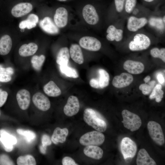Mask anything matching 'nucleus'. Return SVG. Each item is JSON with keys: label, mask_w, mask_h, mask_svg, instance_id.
Segmentation results:
<instances>
[{"label": "nucleus", "mask_w": 165, "mask_h": 165, "mask_svg": "<svg viewBox=\"0 0 165 165\" xmlns=\"http://www.w3.org/2000/svg\"><path fill=\"white\" fill-rule=\"evenodd\" d=\"M145 1L147 2H151L154 0H144Z\"/></svg>", "instance_id": "obj_48"}, {"label": "nucleus", "mask_w": 165, "mask_h": 165, "mask_svg": "<svg viewBox=\"0 0 165 165\" xmlns=\"http://www.w3.org/2000/svg\"><path fill=\"white\" fill-rule=\"evenodd\" d=\"M157 78L158 82L161 84H163L164 83V78L163 75L161 74H159L157 76Z\"/></svg>", "instance_id": "obj_45"}, {"label": "nucleus", "mask_w": 165, "mask_h": 165, "mask_svg": "<svg viewBox=\"0 0 165 165\" xmlns=\"http://www.w3.org/2000/svg\"><path fill=\"white\" fill-rule=\"evenodd\" d=\"M147 126L149 135L152 140L159 145H163L165 139L160 125L156 122L150 121Z\"/></svg>", "instance_id": "obj_5"}, {"label": "nucleus", "mask_w": 165, "mask_h": 165, "mask_svg": "<svg viewBox=\"0 0 165 165\" xmlns=\"http://www.w3.org/2000/svg\"><path fill=\"white\" fill-rule=\"evenodd\" d=\"M36 25V24L34 23L27 19L21 21L19 24V27L21 29H24L26 28L31 29L35 27Z\"/></svg>", "instance_id": "obj_37"}, {"label": "nucleus", "mask_w": 165, "mask_h": 165, "mask_svg": "<svg viewBox=\"0 0 165 165\" xmlns=\"http://www.w3.org/2000/svg\"><path fill=\"white\" fill-rule=\"evenodd\" d=\"M120 148L122 153L126 160L133 158L135 155L137 150L136 144L127 137L122 139Z\"/></svg>", "instance_id": "obj_6"}, {"label": "nucleus", "mask_w": 165, "mask_h": 165, "mask_svg": "<svg viewBox=\"0 0 165 165\" xmlns=\"http://www.w3.org/2000/svg\"><path fill=\"white\" fill-rule=\"evenodd\" d=\"M68 134V130L67 128L61 129L59 127H57L53 131L51 138V141L55 144H57L58 143H63L65 141Z\"/></svg>", "instance_id": "obj_20"}, {"label": "nucleus", "mask_w": 165, "mask_h": 165, "mask_svg": "<svg viewBox=\"0 0 165 165\" xmlns=\"http://www.w3.org/2000/svg\"><path fill=\"white\" fill-rule=\"evenodd\" d=\"M150 79V76L149 75H148L144 79V80L145 83H147L149 81Z\"/></svg>", "instance_id": "obj_47"}, {"label": "nucleus", "mask_w": 165, "mask_h": 165, "mask_svg": "<svg viewBox=\"0 0 165 165\" xmlns=\"http://www.w3.org/2000/svg\"><path fill=\"white\" fill-rule=\"evenodd\" d=\"M27 19L31 21L32 22L37 24L38 21V16L34 14H30L28 17Z\"/></svg>", "instance_id": "obj_44"}, {"label": "nucleus", "mask_w": 165, "mask_h": 165, "mask_svg": "<svg viewBox=\"0 0 165 165\" xmlns=\"http://www.w3.org/2000/svg\"><path fill=\"white\" fill-rule=\"evenodd\" d=\"M63 165H77L75 160L69 156L64 157L62 161Z\"/></svg>", "instance_id": "obj_39"}, {"label": "nucleus", "mask_w": 165, "mask_h": 165, "mask_svg": "<svg viewBox=\"0 0 165 165\" xmlns=\"http://www.w3.org/2000/svg\"><path fill=\"white\" fill-rule=\"evenodd\" d=\"M0 115H1V112H0Z\"/></svg>", "instance_id": "obj_51"}, {"label": "nucleus", "mask_w": 165, "mask_h": 165, "mask_svg": "<svg viewBox=\"0 0 165 165\" xmlns=\"http://www.w3.org/2000/svg\"><path fill=\"white\" fill-rule=\"evenodd\" d=\"M165 16H164L163 18V22H164V23H165Z\"/></svg>", "instance_id": "obj_49"}, {"label": "nucleus", "mask_w": 165, "mask_h": 165, "mask_svg": "<svg viewBox=\"0 0 165 165\" xmlns=\"http://www.w3.org/2000/svg\"><path fill=\"white\" fill-rule=\"evenodd\" d=\"M84 154L87 156L95 160H100L103 156V151L100 147L95 145L86 146L83 149Z\"/></svg>", "instance_id": "obj_22"}, {"label": "nucleus", "mask_w": 165, "mask_h": 165, "mask_svg": "<svg viewBox=\"0 0 165 165\" xmlns=\"http://www.w3.org/2000/svg\"><path fill=\"white\" fill-rule=\"evenodd\" d=\"M33 8V5L31 3L21 2L13 7L11 10V13L14 17H19L29 13Z\"/></svg>", "instance_id": "obj_12"}, {"label": "nucleus", "mask_w": 165, "mask_h": 165, "mask_svg": "<svg viewBox=\"0 0 165 165\" xmlns=\"http://www.w3.org/2000/svg\"><path fill=\"white\" fill-rule=\"evenodd\" d=\"M7 92L3 90L0 93V107H2L6 102L8 96Z\"/></svg>", "instance_id": "obj_42"}, {"label": "nucleus", "mask_w": 165, "mask_h": 165, "mask_svg": "<svg viewBox=\"0 0 165 165\" xmlns=\"http://www.w3.org/2000/svg\"><path fill=\"white\" fill-rule=\"evenodd\" d=\"M105 140V137L101 132L94 130L87 132L83 135L80 138V144L84 146H100Z\"/></svg>", "instance_id": "obj_2"}, {"label": "nucleus", "mask_w": 165, "mask_h": 165, "mask_svg": "<svg viewBox=\"0 0 165 165\" xmlns=\"http://www.w3.org/2000/svg\"><path fill=\"white\" fill-rule=\"evenodd\" d=\"M34 105L39 110L46 111L50 108L51 104L49 98L40 92L35 93L32 98Z\"/></svg>", "instance_id": "obj_10"}, {"label": "nucleus", "mask_w": 165, "mask_h": 165, "mask_svg": "<svg viewBox=\"0 0 165 165\" xmlns=\"http://www.w3.org/2000/svg\"><path fill=\"white\" fill-rule=\"evenodd\" d=\"M18 165H35L36 163L35 159L32 156L28 155L25 156H20L17 159Z\"/></svg>", "instance_id": "obj_31"}, {"label": "nucleus", "mask_w": 165, "mask_h": 165, "mask_svg": "<svg viewBox=\"0 0 165 165\" xmlns=\"http://www.w3.org/2000/svg\"><path fill=\"white\" fill-rule=\"evenodd\" d=\"M123 67L129 73L133 74L141 73L145 68L144 65L141 62L130 60H127L124 62Z\"/></svg>", "instance_id": "obj_17"}, {"label": "nucleus", "mask_w": 165, "mask_h": 165, "mask_svg": "<svg viewBox=\"0 0 165 165\" xmlns=\"http://www.w3.org/2000/svg\"><path fill=\"white\" fill-rule=\"evenodd\" d=\"M148 20L145 17L138 18L131 16L128 19L127 28L132 32H135L144 27L147 23Z\"/></svg>", "instance_id": "obj_16"}, {"label": "nucleus", "mask_w": 165, "mask_h": 165, "mask_svg": "<svg viewBox=\"0 0 165 165\" xmlns=\"http://www.w3.org/2000/svg\"><path fill=\"white\" fill-rule=\"evenodd\" d=\"M11 79L12 77L9 75L0 73V82H10Z\"/></svg>", "instance_id": "obj_43"}, {"label": "nucleus", "mask_w": 165, "mask_h": 165, "mask_svg": "<svg viewBox=\"0 0 165 165\" xmlns=\"http://www.w3.org/2000/svg\"><path fill=\"white\" fill-rule=\"evenodd\" d=\"M42 145L43 147H47V146L50 145L52 141L49 136L46 134L43 135L42 138Z\"/></svg>", "instance_id": "obj_40"}, {"label": "nucleus", "mask_w": 165, "mask_h": 165, "mask_svg": "<svg viewBox=\"0 0 165 165\" xmlns=\"http://www.w3.org/2000/svg\"><path fill=\"white\" fill-rule=\"evenodd\" d=\"M106 32L107 35L106 38L110 41L115 40L116 42L121 41L123 38V30L118 29L113 25H110L107 28Z\"/></svg>", "instance_id": "obj_24"}, {"label": "nucleus", "mask_w": 165, "mask_h": 165, "mask_svg": "<svg viewBox=\"0 0 165 165\" xmlns=\"http://www.w3.org/2000/svg\"><path fill=\"white\" fill-rule=\"evenodd\" d=\"M124 126L131 131L138 130L141 126L142 122L140 117L137 114L125 109L122 112Z\"/></svg>", "instance_id": "obj_3"}, {"label": "nucleus", "mask_w": 165, "mask_h": 165, "mask_svg": "<svg viewBox=\"0 0 165 165\" xmlns=\"http://www.w3.org/2000/svg\"><path fill=\"white\" fill-rule=\"evenodd\" d=\"M0 141L5 150L7 152H11L13 148V145L17 143L16 138L3 129L0 130Z\"/></svg>", "instance_id": "obj_11"}, {"label": "nucleus", "mask_w": 165, "mask_h": 165, "mask_svg": "<svg viewBox=\"0 0 165 165\" xmlns=\"http://www.w3.org/2000/svg\"><path fill=\"white\" fill-rule=\"evenodd\" d=\"M40 152L42 154H45L46 153V147H43L42 145H40L39 147Z\"/></svg>", "instance_id": "obj_46"}, {"label": "nucleus", "mask_w": 165, "mask_h": 165, "mask_svg": "<svg viewBox=\"0 0 165 165\" xmlns=\"http://www.w3.org/2000/svg\"><path fill=\"white\" fill-rule=\"evenodd\" d=\"M70 55L72 60L76 63L81 64L84 62L83 56L80 46L76 44H73L71 46Z\"/></svg>", "instance_id": "obj_23"}, {"label": "nucleus", "mask_w": 165, "mask_h": 165, "mask_svg": "<svg viewBox=\"0 0 165 165\" xmlns=\"http://www.w3.org/2000/svg\"><path fill=\"white\" fill-rule=\"evenodd\" d=\"M38 46L33 42L22 45L19 50V54L21 57H27L34 55L37 51Z\"/></svg>", "instance_id": "obj_25"}, {"label": "nucleus", "mask_w": 165, "mask_h": 165, "mask_svg": "<svg viewBox=\"0 0 165 165\" xmlns=\"http://www.w3.org/2000/svg\"><path fill=\"white\" fill-rule=\"evenodd\" d=\"M99 78L96 79L99 89H103L107 86L109 82L110 76L108 72L103 69L98 70Z\"/></svg>", "instance_id": "obj_28"}, {"label": "nucleus", "mask_w": 165, "mask_h": 165, "mask_svg": "<svg viewBox=\"0 0 165 165\" xmlns=\"http://www.w3.org/2000/svg\"><path fill=\"white\" fill-rule=\"evenodd\" d=\"M133 80V78L131 75L124 72L114 77L112 81V84L116 88H122L129 86Z\"/></svg>", "instance_id": "obj_13"}, {"label": "nucleus", "mask_w": 165, "mask_h": 165, "mask_svg": "<svg viewBox=\"0 0 165 165\" xmlns=\"http://www.w3.org/2000/svg\"><path fill=\"white\" fill-rule=\"evenodd\" d=\"M16 99L18 105L22 110H26L29 107L31 101L30 92L25 89L19 90L16 94Z\"/></svg>", "instance_id": "obj_14"}, {"label": "nucleus", "mask_w": 165, "mask_h": 165, "mask_svg": "<svg viewBox=\"0 0 165 165\" xmlns=\"http://www.w3.org/2000/svg\"><path fill=\"white\" fill-rule=\"evenodd\" d=\"M79 43L82 48L91 51H97L101 48V44L97 39L94 37L85 36L81 38Z\"/></svg>", "instance_id": "obj_8"}, {"label": "nucleus", "mask_w": 165, "mask_h": 165, "mask_svg": "<svg viewBox=\"0 0 165 165\" xmlns=\"http://www.w3.org/2000/svg\"><path fill=\"white\" fill-rule=\"evenodd\" d=\"M57 0L60 1H61V2H64V1H66L67 0Z\"/></svg>", "instance_id": "obj_50"}, {"label": "nucleus", "mask_w": 165, "mask_h": 165, "mask_svg": "<svg viewBox=\"0 0 165 165\" xmlns=\"http://www.w3.org/2000/svg\"><path fill=\"white\" fill-rule=\"evenodd\" d=\"M16 132L19 134L25 136L26 141L28 142H30L35 139L36 137L35 133L31 130H24L18 129L16 130Z\"/></svg>", "instance_id": "obj_34"}, {"label": "nucleus", "mask_w": 165, "mask_h": 165, "mask_svg": "<svg viewBox=\"0 0 165 165\" xmlns=\"http://www.w3.org/2000/svg\"><path fill=\"white\" fill-rule=\"evenodd\" d=\"M0 165H14V163L7 155L0 156Z\"/></svg>", "instance_id": "obj_38"}, {"label": "nucleus", "mask_w": 165, "mask_h": 165, "mask_svg": "<svg viewBox=\"0 0 165 165\" xmlns=\"http://www.w3.org/2000/svg\"><path fill=\"white\" fill-rule=\"evenodd\" d=\"M43 90L46 94L51 97H58L61 93L60 88L52 80L50 81L44 86Z\"/></svg>", "instance_id": "obj_26"}, {"label": "nucleus", "mask_w": 165, "mask_h": 165, "mask_svg": "<svg viewBox=\"0 0 165 165\" xmlns=\"http://www.w3.org/2000/svg\"><path fill=\"white\" fill-rule=\"evenodd\" d=\"M97 112L91 108L86 109L83 113V119L88 125L97 130L105 132L107 128V124L103 120L98 117Z\"/></svg>", "instance_id": "obj_1"}, {"label": "nucleus", "mask_w": 165, "mask_h": 165, "mask_svg": "<svg viewBox=\"0 0 165 165\" xmlns=\"http://www.w3.org/2000/svg\"><path fill=\"white\" fill-rule=\"evenodd\" d=\"M12 41L10 36L4 34L0 37V55L5 56L10 52L12 46Z\"/></svg>", "instance_id": "obj_19"}, {"label": "nucleus", "mask_w": 165, "mask_h": 165, "mask_svg": "<svg viewBox=\"0 0 165 165\" xmlns=\"http://www.w3.org/2000/svg\"><path fill=\"white\" fill-rule=\"evenodd\" d=\"M150 38L142 33L136 34L129 43V47L132 51H139L147 49L151 44Z\"/></svg>", "instance_id": "obj_4"}, {"label": "nucleus", "mask_w": 165, "mask_h": 165, "mask_svg": "<svg viewBox=\"0 0 165 165\" xmlns=\"http://www.w3.org/2000/svg\"><path fill=\"white\" fill-rule=\"evenodd\" d=\"M138 165H156L155 161L149 155L146 150L141 149L138 152L136 159Z\"/></svg>", "instance_id": "obj_21"}, {"label": "nucleus", "mask_w": 165, "mask_h": 165, "mask_svg": "<svg viewBox=\"0 0 165 165\" xmlns=\"http://www.w3.org/2000/svg\"><path fill=\"white\" fill-rule=\"evenodd\" d=\"M69 51L67 47L61 48L57 54L56 62L60 65H68L70 58Z\"/></svg>", "instance_id": "obj_27"}, {"label": "nucleus", "mask_w": 165, "mask_h": 165, "mask_svg": "<svg viewBox=\"0 0 165 165\" xmlns=\"http://www.w3.org/2000/svg\"><path fill=\"white\" fill-rule=\"evenodd\" d=\"M39 25L42 29L47 33L56 34L59 32L58 27L49 17H45L41 20L39 22Z\"/></svg>", "instance_id": "obj_18"}, {"label": "nucleus", "mask_w": 165, "mask_h": 165, "mask_svg": "<svg viewBox=\"0 0 165 165\" xmlns=\"http://www.w3.org/2000/svg\"><path fill=\"white\" fill-rule=\"evenodd\" d=\"M162 89V86L161 85L156 84L150 95L149 98L151 99L155 98L156 102H160L163 97L164 94V92Z\"/></svg>", "instance_id": "obj_29"}, {"label": "nucleus", "mask_w": 165, "mask_h": 165, "mask_svg": "<svg viewBox=\"0 0 165 165\" xmlns=\"http://www.w3.org/2000/svg\"><path fill=\"white\" fill-rule=\"evenodd\" d=\"M137 0H126L125 9L127 13H130L132 12L136 5Z\"/></svg>", "instance_id": "obj_36"}, {"label": "nucleus", "mask_w": 165, "mask_h": 165, "mask_svg": "<svg viewBox=\"0 0 165 165\" xmlns=\"http://www.w3.org/2000/svg\"><path fill=\"white\" fill-rule=\"evenodd\" d=\"M45 60V57L43 55L39 56H34L31 59V62L33 68L36 70L41 69Z\"/></svg>", "instance_id": "obj_32"}, {"label": "nucleus", "mask_w": 165, "mask_h": 165, "mask_svg": "<svg viewBox=\"0 0 165 165\" xmlns=\"http://www.w3.org/2000/svg\"><path fill=\"white\" fill-rule=\"evenodd\" d=\"M56 25L59 28H62L67 24L68 21V13L64 7H60L56 9L54 16Z\"/></svg>", "instance_id": "obj_15"}, {"label": "nucleus", "mask_w": 165, "mask_h": 165, "mask_svg": "<svg viewBox=\"0 0 165 165\" xmlns=\"http://www.w3.org/2000/svg\"><path fill=\"white\" fill-rule=\"evenodd\" d=\"M80 109L79 100L77 97L71 96L68 98L63 111L67 116L71 117L76 114Z\"/></svg>", "instance_id": "obj_9"}, {"label": "nucleus", "mask_w": 165, "mask_h": 165, "mask_svg": "<svg viewBox=\"0 0 165 165\" xmlns=\"http://www.w3.org/2000/svg\"><path fill=\"white\" fill-rule=\"evenodd\" d=\"M151 55L155 58H158L165 62V48H162L160 49L155 47L152 49L150 51Z\"/></svg>", "instance_id": "obj_33"}, {"label": "nucleus", "mask_w": 165, "mask_h": 165, "mask_svg": "<svg viewBox=\"0 0 165 165\" xmlns=\"http://www.w3.org/2000/svg\"><path fill=\"white\" fill-rule=\"evenodd\" d=\"M61 72L67 77L77 78L79 77L78 73L76 69L69 67L68 65H60Z\"/></svg>", "instance_id": "obj_30"}, {"label": "nucleus", "mask_w": 165, "mask_h": 165, "mask_svg": "<svg viewBox=\"0 0 165 165\" xmlns=\"http://www.w3.org/2000/svg\"><path fill=\"white\" fill-rule=\"evenodd\" d=\"M83 17L88 24L95 25L99 20V17L95 7L90 4L86 5L82 10Z\"/></svg>", "instance_id": "obj_7"}, {"label": "nucleus", "mask_w": 165, "mask_h": 165, "mask_svg": "<svg viewBox=\"0 0 165 165\" xmlns=\"http://www.w3.org/2000/svg\"><path fill=\"white\" fill-rule=\"evenodd\" d=\"M156 82L152 80L149 82V84L143 83L141 84L139 86V89L142 93L145 95L148 94L153 88Z\"/></svg>", "instance_id": "obj_35"}, {"label": "nucleus", "mask_w": 165, "mask_h": 165, "mask_svg": "<svg viewBox=\"0 0 165 165\" xmlns=\"http://www.w3.org/2000/svg\"><path fill=\"white\" fill-rule=\"evenodd\" d=\"M125 0H114L116 11L119 13L121 12L123 9Z\"/></svg>", "instance_id": "obj_41"}]
</instances>
